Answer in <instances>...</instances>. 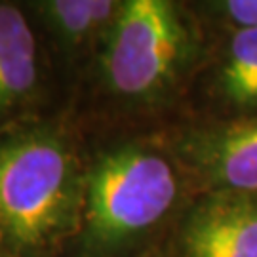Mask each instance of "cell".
<instances>
[{
	"label": "cell",
	"instance_id": "6da1fadb",
	"mask_svg": "<svg viewBox=\"0 0 257 257\" xmlns=\"http://www.w3.org/2000/svg\"><path fill=\"white\" fill-rule=\"evenodd\" d=\"M210 33L189 4L174 0L122 2L105 50L110 90L139 109L172 112L185 105Z\"/></svg>",
	"mask_w": 257,
	"mask_h": 257
},
{
	"label": "cell",
	"instance_id": "7a4b0ae2",
	"mask_svg": "<svg viewBox=\"0 0 257 257\" xmlns=\"http://www.w3.org/2000/svg\"><path fill=\"white\" fill-rule=\"evenodd\" d=\"M160 130L112 149L93 166L86 189L88 232L101 246L147 242L175 221L194 196Z\"/></svg>",
	"mask_w": 257,
	"mask_h": 257
},
{
	"label": "cell",
	"instance_id": "3957f363",
	"mask_svg": "<svg viewBox=\"0 0 257 257\" xmlns=\"http://www.w3.org/2000/svg\"><path fill=\"white\" fill-rule=\"evenodd\" d=\"M74 166L65 143L37 132L0 145V232L21 246L59 234L74 208Z\"/></svg>",
	"mask_w": 257,
	"mask_h": 257
},
{
	"label": "cell",
	"instance_id": "277c9868",
	"mask_svg": "<svg viewBox=\"0 0 257 257\" xmlns=\"http://www.w3.org/2000/svg\"><path fill=\"white\" fill-rule=\"evenodd\" d=\"M194 193L257 194V118L160 130Z\"/></svg>",
	"mask_w": 257,
	"mask_h": 257
},
{
	"label": "cell",
	"instance_id": "5b68a950",
	"mask_svg": "<svg viewBox=\"0 0 257 257\" xmlns=\"http://www.w3.org/2000/svg\"><path fill=\"white\" fill-rule=\"evenodd\" d=\"M187 103L189 109L179 122L257 118V29L210 35Z\"/></svg>",
	"mask_w": 257,
	"mask_h": 257
},
{
	"label": "cell",
	"instance_id": "8992f818",
	"mask_svg": "<svg viewBox=\"0 0 257 257\" xmlns=\"http://www.w3.org/2000/svg\"><path fill=\"white\" fill-rule=\"evenodd\" d=\"M172 257H257V194L196 193L170 232Z\"/></svg>",
	"mask_w": 257,
	"mask_h": 257
},
{
	"label": "cell",
	"instance_id": "52a82bcc",
	"mask_svg": "<svg viewBox=\"0 0 257 257\" xmlns=\"http://www.w3.org/2000/svg\"><path fill=\"white\" fill-rule=\"evenodd\" d=\"M37 82V46L27 19L18 8L0 4V116Z\"/></svg>",
	"mask_w": 257,
	"mask_h": 257
},
{
	"label": "cell",
	"instance_id": "ba28073f",
	"mask_svg": "<svg viewBox=\"0 0 257 257\" xmlns=\"http://www.w3.org/2000/svg\"><path fill=\"white\" fill-rule=\"evenodd\" d=\"M120 6L122 2L109 0H54L46 4V14L65 38L80 42L107 23L112 25Z\"/></svg>",
	"mask_w": 257,
	"mask_h": 257
},
{
	"label": "cell",
	"instance_id": "9c48e42d",
	"mask_svg": "<svg viewBox=\"0 0 257 257\" xmlns=\"http://www.w3.org/2000/svg\"><path fill=\"white\" fill-rule=\"evenodd\" d=\"M189 8L210 35L257 29V0H213Z\"/></svg>",
	"mask_w": 257,
	"mask_h": 257
}]
</instances>
